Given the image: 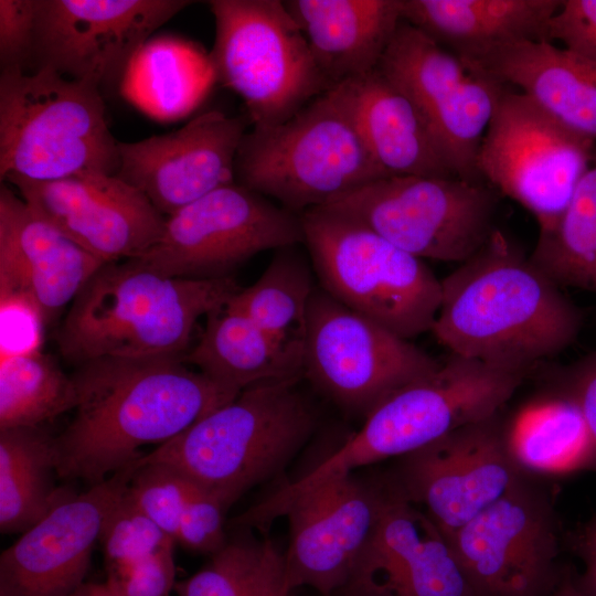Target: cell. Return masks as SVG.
Instances as JSON below:
<instances>
[{"mask_svg": "<svg viewBox=\"0 0 596 596\" xmlns=\"http://www.w3.org/2000/svg\"><path fill=\"white\" fill-rule=\"evenodd\" d=\"M75 415L54 437L60 479L104 481L234 400L181 356H106L79 365L72 376Z\"/></svg>", "mask_w": 596, "mask_h": 596, "instance_id": "obj_1", "label": "cell"}, {"mask_svg": "<svg viewBox=\"0 0 596 596\" xmlns=\"http://www.w3.org/2000/svg\"><path fill=\"white\" fill-rule=\"evenodd\" d=\"M581 309L498 228L441 279L430 332L450 353L517 371L577 338Z\"/></svg>", "mask_w": 596, "mask_h": 596, "instance_id": "obj_2", "label": "cell"}, {"mask_svg": "<svg viewBox=\"0 0 596 596\" xmlns=\"http://www.w3.org/2000/svg\"><path fill=\"white\" fill-rule=\"evenodd\" d=\"M240 289L233 276L191 279L135 259L107 263L72 301L56 343L78 365L106 356L183 358L198 319L225 306Z\"/></svg>", "mask_w": 596, "mask_h": 596, "instance_id": "obj_3", "label": "cell"}, {"mask_svg": "<svg viewBox=\"0 0 596 596\" xmlns=\"http://www.w3.org/2000/svg\"><path fill=\"white\" fill-rule=\"evenodd\" d=\"M529 373L450 353L433 373L397 390L337 451L264 499L277 519L299 496L355 469L403 457L466 425L500 413Z\"/></svg>", "mask_w": 596, "mask_h": 596, "instance_id": "obj_4", "label": "cell"}, {"mask_svg": "<svg viewBox=\"0 0 596 596\" xmlns=\"http://www.w3.org/2000/svg\"><path fill=\"white\" fill-rule=\"evenodd\" d=\"M298 383L249 386L138 461L173 466L228 509L278 473L313 434L318 414Z\"/></svg>", "mask_w": 596, "mask_h": 596, "instance_id": "obj_5", "label": "cell"}, {"mask_svg": "<svg viewBox=\"0 0 596 596\" xmlns=\"http://www.w3.org/2000/svg\"><path fill=\"white\" fill-rule=\"evenodd\" d=\"M386 175L368 150L340 84L285 121L252 128L235 160V182L300 214Z\"/></svg>", "mask_w": 596, "mask_h": 596, "instance_id": "obj_6", "label": "cell"}, {"mask_svg": "<svg viewBox=\"0 0 596 596\" xmlns=\"http://www.w3.org/2000/svg\"><path fill=\"white\" fill-rule=\"evenodd\" d=\"M118 141L100 87L51 67L0 75V179L54 181L83 172L116 174Z\"/></svg>", "mask_w": 596, "mask_h": 596, "instance_id": "obj_7", "label": "cell"}, {"mask_svg": "<svg viewBox=\"0 0 596 596\" xmlns=\"http://www.w3.org/2000/svg\"><path fill=\"white\" fill-rule=\"evenodd\" d=\"M299 215L304 245L327 294L403 339L432 330L441 279L423 259L343 213L317 207Z\"/></svg>", "mask_w": 596, "mask_h": 596, "instance_id": "obj_8", "label": "cell"}, {"mask_svg": "<svg viewBox=\"0 0 596 596\" xmlns=\"http://www.w3.org/2000/svg\"><path fill=\"white\" fill-rule=\"evenodd\" d=\"M216 82L244 102L253 128L278 125L331 89L280 0H211Z\"/></svg>", "mask_w": 596, "mask_h": 596, "instance_id": "obj_9", "label": "cell"}, {"mask_svg": "<svg viewBox=\"0 0 596 596\" xmlns=\"http://www.w3.org/2000/svg\"><path fill=\"white\" fill-rule=\"evenodd\" d=\"M498 196L459 177H385L330 203L421 259L460 264L490 238Z\"/></svg>", "mask_w": 596, "mask_h": 596, "instance_id": "obj_10", "label": "cell"}, {"mask_svg": "<svg viewBox=\"0 0 596 596\" xmlns=\"http://www.w3.org/2000/svg\"><path fill=\"white\" fill-rule=\"evenodd\" d=\"M439 364L409 340L316 287L308 308L304 377L342 409L366 417Z\"/></svg>", "mask_w": 596, "mask_h": 596, "instance_id": "obj_11", "label": "cell"}, {"mask_svg": "<svg viewBox=\"0 0 596 596\" xmlns=\"http://www.w3.org/2000/svg\"><path fill=\"white\" fill-rule=\"evenodd\" d=\"M596 143L505 86L480 145L481 180L526 209L540 231L554 225L589 168Z\"/></svg>", "mask_w": 596, "mask_h": 596, "instance_id": "obj_12", "label": "cell"}, {"mask_svg": "<svg viewBox=\"0 0 596 596\" xmlns=\"http://www.w3.org/2000/svg\"><path fill=\"white\" fill-rule=\"evenodd\" d=\"M297 244L299 214L233 182L167 216L159 241L135 260L171 277L217 279L260 252Z\"/></svg>", "mask_w": 596, "mask_h": 596, "instance_id": "obj_13", "label": "cell"}, {"mask_svg": "<svg viewBox=\"0 0 596 596\" xmlns=\"http://www.w3.org/2000/svg\"><path fill=\"white\" fill-rule=\"evenodd\" d=\"M379 68L416 106L455 175L482 182L478 153L507 85L404 20Z\"/></svg>", "mask_w": 596, "mask_h": 596, "instance_id": "obj_14", "label": "cell"}, {"mask_svg": "<svg viewBox=\"0 0 596 596\" xmlns=\"http://www.w3.org/2000/svg\"><path fill=\"white\" fill-rule=\"evenodd\" d=\"M448 540L475 596H550L563 573L552 502L525 476Z\"/></svg>", "mask_w": 596, "mask_h": 596, "instance_id": "obj_15", "label": "cell"}, {"mask_svg": "<svg viewBox=\"0 0 596 596\" xmlns=\"http://www.w3.org/2000/svg\"><path fill=\"white\" fill-rule=\"evenodd\" d=\"M523 475L508 453L500 413L401 457L389 487L448 539L505 494Z\"/></svg>", "mask_w": 596, "mask_h": 596, "instance_id": "obj_16", "label": "cell"}, {"mask_svg": "<svg viewBox=\"0 0 596 596\" xmlns=\"http://www.w3.org/2000/svg\"><path fill=\"white\" fill-rule=\"evenodd\" d=\"M188 0H36L33 65L120 86L138 50Z\"/></svg>", "mask_w": 596, "mask_h": 596, "instance_id": "obj_17", "label": "cell"}, {"mask_svg": "<svg viewBox=\"0 0 596 596\" xmlns=\"http://www.w3.org/2000/svg\"><path fill=\"white\" fill-rule=\"evenodd\" d=\"M389 498L383 479L353 472L336 477L296 498L283 512L289 523L285 557L290 590L309 586L334 596L369 542Z\"/></svg>", "mask_w": 596, "mask_h": 596, "instance_id": "obj_18", "label": "cell"}, {"mask_svg": "<svg viewBox=\"0 0 596 596\" xmlns=\"http://www.w3.org/2000/svg\"><path fill=\"white\" fill-rule=\"evenodd\" d=\"M3 181L14 184L34 212L104 264L141 257L164 228L166 216L115 174L83 172L42 182L8 175Z\"/></svg>", "mask_w": 596, "mask_h": 596, "instance_id": "obj_19", "label": "cell"}, {"mask_svg": "<svg viewBox=\"0 0 596 596\" xmlns=\"http://www.w3.org/2000/svg\"><path fill=\"white\" fill-rule=\"evenodd\" d=\"M136 461L72 493L0 555V596H67L85 583L105 520Z\"/></svg>", "mask_w": 596, "mask_h": 596, "instance_id": "obj_20", "label": "cell"}, {"mask_svg": "<svg viewBox=\"0 0 596 596\" xmlns=\"http://www.w3.org/2000/svg\"><path fill=\"white\" fill-rule=\"evenodd\" d=\"M246 131L242 117L202 113L175 131L118 141L115 175L142 192L167 217L235 182V160Z\"/></svg>", "mask_w": 596, "mask_h": 596, "instance_id": "obj_21", "label": "cell"}, {"mask_svg": "<svg viewBox=\"0 0 596 596\" xmlns=\"http://www.w3.org/2000/svg\"><path fill=\"white\" fill-rule=\"evenodd\" d=\"M387 488L377 525L334 596H475L449 540Z\"/></svg>", "mask_w": 596, "mask_h": 596, "instance_id": "obj_22", "label": "cell"}, {"mask_svg": "<svg viewBox=\"0 0 596 596\" xmlns=\"http://www.w3.org/2000/svg\"><path fill=\"white\" fill-rule=\"evenodd\" d=\"M103 265L1 182L0 301H22L49 323Z\"/></svg>", "mask_w": 596, "mask_h": 596, "instance_id": "obj_23", "label": "cell"}, {"mask_svg": "<svg viewBox=\"0 0 596 596\" xmlns=\"http://www.w3.org/2000/svg\"><path fill=\"white\" fill-rule=\"evenodd\" d=\"M460 57L519 88L563 127L596 143V62L546 40L508 43Z\"/></svg>", "mask_w": 596, "mask_h": 596, "instance_id": "obj_24", "label": "cell"}, {"mask_svg": "<svg viewBox=\"0 0 596 596\" xmlns=\"http://www.w3.org/2000/svg\"><path fill=\"white\" fill-rule=\"evenodd\" d=\"M331 88L376 70L402 21V0H286Z\"/></svg>", "mask_w": 596, "mask_h": 596, "instance_id": "obj_25", "label": "cell"}, {"mask_svg": "<svg viewBox=\"0 0 596 596\" xmlns=\"http://www.w3.org/2000/svg\"><path fill=\"white\" fill-rule=\"evenodd\" d=\"M343 85L359 132L386 177H457L416 106L379 67Z\"/></svg>", "mask_w": 596, "mask_h": 596, "instance_id": "obj_26", "label": "cell"}, {"mask_svg": "<svg viewBox=\"0 0 596 596\" xmlns=\"http://www.w3.org/2000/svg\"><path fill=\"white\" fill-rule=\"evenodd\" d=\"M562 0H402V20L459 56L547 40Z\"/></svg>", "mask_w": 596, "mask_h": 596, "instance_id": "obj_27", "label": "cell"}, {"mask_svg": "<svg viewBox=\"0 0 596 596\" xmlns=\"http://www.w3.org/2000/svg\"><path fill=\"white\" fill-rule=\"evenodd\" d=\"M503 435L509 455L525 477L566 476L594 467L595 448L587 424L563 385L521 404L503 421Z\"/></svg>", "mask_w": 596, "mask_h": 596, "instance_id": "obj_28", "label": "cell"}, {"mask_svg": "<svg viewBox=\"0 0 596 596\" xmlns=\"http://www.w3.org/2000/svg\"><path fill=\"white\" fill-rule=\"evenodd\" d=\"M199 341L182 358L213 382L243 390L266 382L304 377L302 356L264 332L227 304L206 316Z\"/></svg>", "mask_w": 596, "mask_h": 596, "instance_id": "obj_29", "label": "cell"}, {"mask_svg": "<svg viewBox=\"0 0 596 596\" xmlns=\"http://www.w3.org/2000/svg\"><path fill=\"white\" fill-rule=\"evenodd\" d=\"M215 83L210 52L193 41L160 35L135 54L119 92L147 115L174 120L198 107Z\"/></svg>", "mask_w": 596, "mask_h": 596, "instance_id": "obj_30", "label": "cell"}, {"mask_svg": "<svg viewBox=\"0 0 596 596\" xmlns=\"http://www.w3.org/2000/svg\"><path fill=\"white\" fill-rule=\"evenodd\" d=\"M54 437L39 427L0 429V531L23 533L74 491L55 485Z\"/></svg>", "mask_w": 596, "mask_h": 596, "instance_id": "obj_31", "label": "cell"}, {"mask_svg": "<svg viewBox=\"0 0 596 596\" xmlns=\"http://www.w3.org/2000/svg\"><path fill=\"white\" fill-rule=\"evenodd\" d=\"M299 245L275 249L260 277L249 287L241 288L227 305L304 358L308 308L318 285L308 252Z\"/></svg>", "mask_w": 596, "mask_h": 596, "instance_id": "obj_32", "label": "cell"}, {"mask_svg": "<svg viewBox=\"0 0 596 596\" xmlns=\"http://www.w3.org/2000/svg\"><path fill=\"white\" fill-rule=\"evenodd\" d=\"M531 262L556 285L596 294V149L557 222L539 232Z\"/></svg>", "mask_w": 596, "mask_h": 596, "instance_id": "obj_33", "label": "cell"}, {"mask_svg": "<svg viewBox=\"0 0 596 596\" xmlns=\"http://www.w3.org/2000/svg\"><path fill=\"white\" fill-rule=\"evenodd\" d=\"M178 596H289L285 557L274 543L240 535L228 539L192 576L177 582Z\"/></svg>", "mask_w": 596, "mask_h": 596, "instance_id": "obj_34", "label": "cell"}, {"mask_svg": "<svg viewBox=\"0 0 596 596\" xmlns=\"http://www.w3.org/2000/svg\"><path fill=\"white\" fill-rule=\"evenodd\" d=\"M76 389L40 350L1 358L0 429L39 427L74 409Z\"/></svg>", "mask_w": 596, "mask_h": 596, "instance_id": "obj_35", "label": "cell"}, {"mask_svg": "<svg viewBox=\"0 0 596 596\" xmlns=\"http://www.w3.org/2000/svg\"><path fill=\"white\" fill-rule=\"evenodd\" d=\"M173 543L141 511L128 488L108 513L99 536L107 572L132 565Z\"/></svg>", "mask_w": 596, "mask_h": 596, "instance_id": "obj_36", "label": "cell"}, {"mask_svg": "<svg viewBox=\"0 0 596 596\" xmlns=\"http://www.w3.org/2000/svg\"><path fill=\"white\" fill-rule=\"evenodd\" d=\"M196 489L171 465L138 460L128 486L141 511L173 540L184 508Z\"/></svg>", "mask_w": 596, "mask_h": 596, "instance_id": "obj_37", "label": "cell"}, {"mask_svg": "<svg viewBox=\"0 0 596 596\" xmlns=\"http://www.w3.org/2000/svg\"><path fill=\"white\" fill-rule=\"evenodd\" d=\"M226 511L217 498L198 488L182 513L175 544L209 556L216 553L228 541L224 526Z\"/></svg>", "mask_w": 596, "mask_h": 596, "instance_id": "obj_38", "label": "cell"}, {"mask_svg": "<svg viewBox=\"0 0 596 596\" xmlns=\"http://www.w3.org/2000/svg\"><path fill=\"white\" fill-rule=\"evenodd\" d=\"M36 0H0L1 72L33 65Z\"/></svg>", "mask_w": 596, "mask_h": 596, "instance_id": "obj_39", "label": "cell"}, {"mask_svg": "<svg viewBox=\"0 0 596 596\" xmlns=\"http://www.w3.org/2000/svg\"><path fill=\"white\" fill-rule=\"evenodd\" d=\"M174 543L132 565L107 572L114 596H169L175 585Z\"/></svg>", "mask_w": 596, "mask_h": 596, "instance_id": "obj_40", "label": "cell"}, {"mask_svg": "<svg viewBox=\"0 0 596 596\" xmlns=\"http://www.w3.org/2000/svg\"><path fill=\"white\" fill-rule=\"evenodd\" d=\"M547 40L596 62V0H562L550 21Z\"/></svg>", "mask_w": 596, "mask_h": 596, "instance_id": "obj_41", "label": "cell"}, {"mask_svg": "<svg viewBox=\"0 0 596 596\" xmlns=\"http://www.w3.org/2000/svg\"><path fill=\"white\" fill-rule=\"evenodd\" d=\"M562 385L573 395L583 413L594 443L593 469H596V351L577 362Z\"/></svg>", "mask_w": 596, "mask_h": 596, "instance_id": "obj_42", "label": "cell"}, {"mask_svg": "<svg viewBox=\"0 0 596 596\" xmlns=\"http://www.w3.org/2000/svg\"><path fill=\"white\" fill-rule=\"evenodd\" d=\"M571 545L584 563L578 583L588 596H596V517L572 534Z\"/></svg>", "mask_w": 596, "mask_h": 596, "instance_id": "obj_43", "label": "cell"}, {"mask_svg": "<svg viewBox=\"0 0 596 596\" xmlns=\"http://www.w3.org/2000/svg\"><path fill=\"white\" fill-rule=\"evenodd\" d=\"M550 596H588L581 587L577 572L572 566H564L562 576Z\"/></svg>", "mask_w": 596, "mask_h": 596, "instance_id": "obj_44", "label": "cell"}, {"mask_svg": "<svg viewBox=\"0 0 596 596\" xmlns=\"http://www.w3.org/2000/svg\"><path fill=\"white\" fill-rule=\"evenodd\" d=\"M67 596H114L106 583H84Z\"/></svg>", "mask_w": 596, "mask_h": 596, "instance_id": "obj_45", "label": "cell"}]
</instances>
